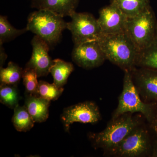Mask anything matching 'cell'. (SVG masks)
Wrapping results in <instances>:
<instances>
[{
    "mask_svg": "<svg viewBox=\"0 0 157 157\" xmlns=\"http://www.w3.org/2000/svg\"><path fill=\"white\" fill-rule=\"evenodd\" d=\"M140 117L127 113L111 119L102 132L90 133L89 138L95 148L104 150L109 155L133 129L141 124Z\"/></svg>",
    "mask_w": 157,
    "mask_h": 157,
    "instance_id": "cell-1",
    "label": "cell"
},
{
    "mask_svg": "<svg viewBox=\"0 0 157 157\" xmlns=\"http://www.w3.org/2000/svg\"><path fill=\"white\" fill-rule=\"evenodd\" d=\"M98 43L107 60L124 71L136 67L138 51L125 33L102 35Z\"/></svg>",
    "mask_w": 157,
    "mask_h": 157,
    "instance_id": "cell-2",
    "label": "cell"
},
{
    "mask_svg": "<svg viewBox=\"0 0 157 157\" xmlns=\"http://www.w3.org/2000/svg\"><path fill=\"white\" fill-rule=\"evenodd\" d=\"M63 17L46 9H39L28 17L26 28L28 31L45 40L51 46L56 45L62 33L67 29Z\"/></svg>",
    "mask_w": 157,
    "mask_h": 157,
    "instance_id": "cell-3",
    "label": "cell"
},
{
    "mask_svg": "<svg viewBox=\"0 0 157 157\" xmlns=\"http://www.w3.org/2000/svg\"><path fill=\"white\" fill-rule=\"evenodd\" d=\"M123 87L118 98V104L112 114L115 119L127 113H140L148 122H151L157 104H149L142 100L132 79L131 71H124Z\"/></svg>",
    "mask_w": 157,
    "mask_h": 157,
    "instance_id": "cell-4",
    "label": "cell"
},
{
    "mask_svg": "<svg viewBox=\"0 0 157 157\" xmlns=\"http://www.w3.org/2000/svg\"><path fill=\"white\" fill-rule=\"evenodd\" d=\"M157 21L151 6L134 17H128L125 33L138 52L148 47L156 36Z\"/></svg>",
    "mask_w": 157,
    "mask_h": 157,
    "instance_id": "cell-5",
    "label": "cell"
},
{
    "mask_svg": "<svg viewBox=\"0 0 157 157\" xmlns=\"http://www.w3.org/2000/svg\"><path fill=\"white\" fill-rule=\"evenodd\" d=\"M153 147L148 130L141 124L133 129L109 155L121 157H145L151 155Z\"/></svg>",
    "mask_w": 157,
    "mask_h": 157,
    "instance_id": "cell-6",
    "label": "cell"
},
{
    "mask_svg": "<svg viewBox=\"0 0 157 157\" xmlns=\"http://www.w3.org/2000/svg\"><path fill=\"white\" fill-rule=\"evenodd\" d=\"M71 21L67 23L74 45L90 41H98L102 35L98 19L88 12H73Z\"/></svg>",
    "mask_w": 157,
    "mask_h": 157,
    "instance_id": "cell-7",
    "label": "cell"
},
{
    "mask_svg": "<svg viewBox=\"0 0 157 157\" xmlns=\"http://www.w3.org/2000/svg\"><path fill=\"white\" fill-rule=\"evenodd\" d=\"M66 131L74 122L94 124L101 120V116L98 105L93 101L78 103L64 109L61 116Z\"/></svg>",
    "mask_w": 157,
    "mask_h": 157,
    "instance_id": "cell-8",
    "label": "cell"
},
{
    "mask_svg": "<svg viewBox=\"0 0 157 157\" xmlns=\"http://www.w3.org/2000/svg\"><path fill=\"white\" fill-rule=\"evenodd\" d=\"M72 58L77 66L85 69L98 67L107 60L98 41L74 45Z\"/></svg>",
    "mask_w": 157,
    "mask_h": 157,
    "instance_id": "cell-9",
    "label": "cell"
},
{
    "mask_svg": "<svg viewBox=\"0 0 157 157\" xmlns=\"http://www.w3.org/2000/svg\"><path fill=\"white\" fill-rule=\"evenodd\" d=\"M131 73L142 100L145 103L157 104V70L136 67Z\"/></svg>",
    "mask_w": 157,
    "mask_h": 157,
    "instance_id": "cell-10",
    "label": "cell"
},
{
    "mask_svg": "<svg viewBox=\"0 0 157 157\" xmlns=\"http://www.w3.org/2000/svg\"><path fill=\"white\" fill-rule=\"evenodd\" d=\"M128 17L114 4L110 3L99 11L98 23L102 35L125 33Z\"/></svg>",
    "mask_w": 157,
    "mask_h": 157,
    "instance_id": "cell-11",
    "label": "cell"
},
{
    "mask_svg": "<svg viewBox=\"0 0 157 157\" xmlns=\"http://www.w3.org/2000/svg\"><path fill=\"white\" fill-rule=\"evenodd\" d=\"M31 44L33 47L32 56L26 67L36 70L38 77L47 76L50 73V69L53 60L48 54L50 46L45 40L36 35Z\"/></svg>",
    "mask_w": 157,
    "mask_h": 157,
    "instance_id": "cell-12",
    "label": "cell"
},
{
    "mask_svg": "<svg viewBox=\"0 0 157 157\" xmlns=\"http://www.w3.org/2000/svg\"><path fill=\"white\" fill-rule=\"evenodd\" d=\"M80 0H32L31 7L46 9L63 17L70 16L76 11Z\"/></svg>",
    "mask_w": 157,
    "mask_h": 157,
    "instance_id": "cell-13",
    "label": "cell"
},
{
    "mask_svg": "<svg viewBox=\"0 0 157 157\" xmlns=\"http://www.w3.org/2000/svg\"><path fill=\"white\" fill-rule=\"evenodd\" d=\"M50 101L39 96L26 94L25 106L35 123L44 122L49 116Z\"/></svg>",
    "mask_w": 157,
    "mask_h": 157,
    "instance_id": "cell-14",
    "label": "cell"
},
{
    "mask_svg": "<svg viewBox=\"0 0 157 157\" xmlns=\"http://www.w3.org/2000/svg\"><path fill=\"white\" fill-rule=\"evenodd\" d=\"M74 70L73 64L57 59L53 60V63L50 69L53 78V83L59 88H63L67 83L71 73Z\"/></svg>",
    "mask_w": 157,
    "mask_h": 157,
    "instance_id": "cell-15",
    "label": "cell"
},
{
    "mask_svg": "<svg viewBox=\"0 0 157 157\" xmlns=\"http://www.w3.org/2000/svg\"><path fill=\"white\" fill-rule=\"evenodd\" d=\"M128 17H135L150 7L149 0H110Z\"/></svg>",
    "mask_w": 157,
    "mask_h": 157,
    "instance_id": "cell-16",
    "label": "cell"
},
{
    "mask_svg": "<svg viewBox=\"0 0 157 157\" xmlns=\"http://www.w3.org/2000/svg\"><path fill=\"white\" fill-rule=\"evenodd\" d=\"M136 67L157 70V38L148 47L139 52L136 62Z\"/></svg>",
    "mask_w": 157,
    "mask_h": 157,
    "instance_id": "cell-17",
    "label": "cell"
},
{
    "mask_svg": "<svg viewBox=\"0 0 157 157\" xmlns=\"http://www.w3.org/2000/svg\"><path fill=\"white\" fill-rule=\"evenodd\" d=\"M12 122L15 129L19 132H26L34 127L33 119L25 106L17 105L14 109Z\"/></svg>",
    "mask_w": 157,
    "mask_h": 157,
    "instance_id": "cell-18",
    "label": "cell"
},
{
    "mask_svg": "<svg viewBox=\"0 0 157 157\" xmlns=\"http://www.w3.org/2000/svg\"><path fill=\"white\" fill-rule=\"evenodd\" d=\"M23 71L17 64L9 62L7 67L0 69L1 84L17 85L22 78Z\"/></svg>",
    "mask_w": 157,
    "mask_h": 157,
    "instance_id": "cell-19",
    "label": "cell"
},
{
    "mask_svg": "<svg viewBox=\"0 0 157 157\" xmlns=\"http://www.w3.org/2000/svg\"><path fill=\"white\" fill-rule=\"evenodd\" d=\"M17 86L1 84L0 86L1 103L11 109L18 105L20 98Z\"/></svg>",
    "mask_w": 157,
    "mask_h": 157,
    "instance_id": "cell-20",
    "label": "cell"
},
{
    "mask_svg": "<svg viewBox=\"0 0 157 157\" xmlns=\"http://www.w3.org/2000/svg\"><path fill=\"white\" fill-rule=\"evenodd\" d=\"M27 28L22 29L14 28L7 19V17L0 16V43L10 42L28 32Z\"/></svg>",
    "mask_w": 157,
    "mask_h": 157,
    "instance_id": "cell-21",
    "label": "cell"
},
{
    "mask_svg": "<svg viewBox=\"0 0 157 157\" xmlns=\"http://www.w3.org/2000/svg\"><path fill=\"white\" fill-rule=\"evenodd\" d=\"M38 77V74L34 69L27 67L24 69L22 78L26 94L39 96Z\"/></svg>",
    "mask_w": 157,
    "mask_h": 157,
    "instance_id": "cell-22",
    "label": "cell"
},
{
    "mask_svg": "<svg viewBox=\"0 0 157 157\" xmlns=\"http://www.w3.org/2000/svg\"><path fill=\"white\" fill-rule=\"evenodd\" d=\"M63 88H59L54 83L45 81L39 82V97L49 101H56L61 95Z\"/></svg>",
    "mask_w": 157,
    "mask_h": 157,
    "instance_id": "cell-23",
    "label": "cell"
},
{
    "mask_svg": "<svg viewBox=\"0 0 157 157\" xmlns=\"http://www.w3.org/2000/svg\"><path fill=\"white\" fill-rule=\"evenodd\" d=\"M149 125L151 132L156 137V140H157V104L155 109L153 117Z\"/></svg>",
    "mask_w": 157,
    "mask_h": 157,
    "instance_id": "cell-24",
    "label": "cell"
},
{
    "mask_svg": "<svg viewBox=\"0 0 157 157\" xmlns=\"http://www.w3.org/2000/svg\"><path fill=\"white\" fill-rule=\"evenodd\" d=\"M7 58V55L3 48V44L0 43V67H3V65Z\"/></svg>",
    "mask_w": 157,
    "mask_h": 157,
    "instance_id": "cell-25",
    "label": "cell"
},
{
    "mask_svg": "<svg viewBox=\"0 0 157 157\" xmlns=\"http://www.w3.org/2000/svg\"><path fill=\"white\" fill-rule=\"evenodd\" d=\"M152 157H157V140H156L153 147Z\"/></svg>",
    "mask_w": 157,
    "mask_h": 157,
    "instance_id": "cell-26",
    "label": "cell"
},
{
    "mask_svg": "<svg viewBox=\"0 0 157 157\" xmlns=\"http://www.w3.org/2000/svg\"><path fill=\"white\" fill-rule=\"evenodd\" d=\"M156 37L157 38V28H156Z\"/></svg>",
    "mask_w": 157,
    "mask_h": 157,
    "instance_id": "cell-27",
    "label": "cell"
}]
</instances>
